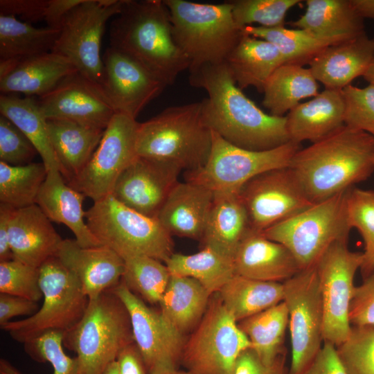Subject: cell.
Listing matches in <instances>:
<instances>
[{"label": "cell", "mask_w": 374, "mask_h": 374, "mask_svg": "<svg viewBox=\"0 0 374 374\" xmlns=\"http://www.w3.org/2000/svg\"><path fill=\"white\" fill-rule=\"evenodd\" d=\"M46 175L42 162L11 166L0 161V203L15 208L35 204Z\"/></svg>", "instance_id": "b9f144b4"}, {"label": "cell", "mask_w": 374, "mask_h": 374, "mask_svg": "<svg viewBox=\"0 0 374 374\" xmlns=\"http://www.w3.org/2000/svg\"><path fill=\"white\" fill-rule=\"evenodd\" d=\"M103 374H119L117 361L111 362Z\"/></svg>", "instance_id": "be15d7a7"}, {"label": "cell", "mask_w": 374, "mask_h": 374, "mask_svg": "<svg viewBox=\"0 0 374 374\" xmlns=\"http://www.w3.org/2000/svg\"><path fill=\"white\" fill-rule=\"evenodd\" d=\"M224 305L238 323L283 301V283L235 274L218 292Z\"/></svg>", "instance_id": "e575fe53"}, {"label": "cell", "mask_w": 374, "mask_h": 374, "mask_svg": "<svg viewBox=\"0 0 374 374\" xmlns=\"http://www.w3.org/2000/svg\"><path fill=\"white\" fill-rule=\"evenodd\" d=\"M0 112L30 140L40 155L47 171H60V165L48 132L46 120L38 107L37 98L1 94Z\"/></svg>", "instance_id": "d590c367"}, {"label": "cell", "mask_w": 374, "mask_h": 374, "mask_svg": "<svg viewBox=\"0 0 374 374\" xmlns=\"http://www.w3.org/2000/svg\"><path fill=\"white\" fill-rule=\"evenodd\" d=\"M286 353L274 363L268 364L261 360L253 349L245 350L239 357L234 374H289L285 363Z\"/></svg>", "instance_id": "816d5d0a"}, {"label": "cell", "mask_w": 374, "mask_h": 374, "mask_svg": "<svg viewBox=\"0 0 374 374\" xmlns=\"http://www.w3.org/2000/svg\"><path fill=\"white\" fill-rule=\"evenodd\" d=\"M38 154L27 136L9 119L0 116V161L11 166L32 163Z\"/></svg>", "instance_id": "c3c4849f"}, {"label": "cell", "mask_w": 374, "mask_h": 374, "mask_svg": "<svg viewBox=\"0 0 374 374\" xmlns=\"http://www.w3.org/2000/svg\"><path fill=\"white\" fill-rule=\"evenodd\" d=\"M348 240L333 243L316 265L323 311V341L338 346L348 337L354 278L363 252L352 251Z\"/></svg>", "instance_id": "5bb4252c"}, {"label": "cell", "mask_w": 374, "mask_h": 374, "mask_svg": "<svg viewBox=\"0 0 374 374\" xmlns=\"http://www.w3.org/2000/svg\"><path fill=\"white\" fill-rule=\"evenodd\" d=\"M85 219L100 244L120 256L145 255L165 262L173 253L172 235L157 218L129 208L112 195L93 202Z\"/></svg>", "instance_id": "52a82bcc"}, {"label": "cell", "mask_w": 374, "mask_h": 374, "mask_svg": "<svg viewBox=\"0 0 374 374\" xmlns=\"http://www.w3.org/2000/svg\"><path fill=\"white\" fill-rule=\"evenodd\" d=\"M102 59L100 86L116 113L136 119L166 87L135 60L111 46Z\"/></svg>", "instance_id": "ffe728a7"}, {"label": "cell", "mask_w": 374, "mask_h": 374, "mask_svg": "<svg viewBox=\"0 0 374 374\" xmlns=\"http://www.w3.org/2000/svg\"><path fill=\"white\" fill-rule=\"evenodd\" d=\"M15 208L0 203V262L13 259L9 240L10 221Z\"/></svg>", "instance_id": "680465c9"}, {"label": "cell", "mask_w": 374, "mask_h": 374, "mask_svg": "<svg viewBox=\"0 0 374 374\" xmlns=\"http://www.w3.org/2000/svg\"><path fill=\"white\" fill-rule=\"evenodd\" d=\"M163 1L174 39L190 61L189 69L225 62L243 35L233 19L230 1L217 4Z\"/></svg>", "instance_id": "5b68a950"}, {"label": "cell", "mask_w": 374, "mask_h": 374, "mask_svg": "<svg viewBox=\"0 0 374 374\" xmlns=\"http://www.w3.org/2000/svg\"><path fill=\"white\" fill-rule=\"evenodd\" d=\"M85 195L65 181L59 170L47 171L36 204L51 221L66 226L83 247L102 245L85 221L82 204Z\"/></svg>", "instance_id": "4316f807"}, {"label": "cell", "mask_w": 374, "mask_h": 374, "mask_svg": "<svg viewBox=\"0 0 374 374\" xmlns=\"http://www.w3.org/2000/svg\"><path fill=\"white\" fill-rule=\"evenodd\" d=\"M181 170L167 161L137 156L118 178L112 195L129 208L157 218L178 184Z\"/></svg>", "instance_id": "d6986e66"}, {"label": "cell", "mask_w": 374, "mask_h": 374, "mask_svg": "<svg viewBox=\"0 0 374 374\" xmlns=\"http://www.w3.org/2000/svg\"><path fill=\"white\" fill-rule=\"evenodd\" d=\"M312 203L366 180L374 171V136L344 125L301 148L289 166Z\"/></svg>", "instance_id": "7a4b0ae2"}, {"label": "cell", "mask_w": 374, "mask_h": 374, "mask_svg": "<svg viewBox=\"0 0 374 374\" xmlns=\"http://www.w3.org/2000/svg\"><path fill=\"white\" fill-rule=\"evenodd\" d=\"M212 142V130L199 101L167 107L139 123L136 150L138 156L167 161L190 171L205 165Z\"/></svg>", "instance_id": "277c9868"}, {"label": "cell", "mask_w": 374, "mask_h": 374, "mask_svg": "<svg viewBox=\"0 0 374 374\" xmlns=\"http://www.w3.org/2000/svg\"><path fill=\"white\" fill-rule=\"evenodd\" d=\"M292 25L337 44L366 33L350 0H307L305 12Z\"/></svg>", "instance_id": "f546056e"}, {"label": "cell", "mask_w": 374, "mask_h": 374, "mask_svg": "<svg viewBox=\"0 0 374 374\" xmlns=\"http://www.w3.org/2000/svg\"><path fill=\"white\" fill-rule=\"evenodd\" d=\"M225 63L240 89L253 87L262 93L269 77L285 60L273 44L243 33Z\"/></svg>", "instance_id": "4dcf8cb0"}, {"label": "cell", "mask_w": 374, "mask_h": 374, "mask_svg": "<svg viewBox=\"0 0 374 374\" xmlns=\"http://www.w3.org/2000/svg\"><path fill=\"white\" fill-rule=\"evenodd\" d=\"M336 350L348 374H374V326H352Z\"/></svg>", "instance_id": "ee69618b"}, {"label": "cell", "mask_w": 374, "mask_h": 374, "mask_svg": "<svg viewBox=\"0 0 374 374\" xmlns=\"http://www.w3.org/2000/svg\"><path fill=\"white\" fill-rule=\"evenodd\" d=\"M56 256L77 277L89 300L117 286L124 271L122 257L105 245L80 246L75 240H63Z\"/></svg>", "instance_id": "44dd1931"}, {"label": "cell", "mask_w": 374, "mask_h": 374, "mask_svg": "<svg viewBox=\"0 0 374 374\" xmlns=\"http://www.w3.org/2000/svg\"><path fill=\"white\" fill-rule=\"evenodd\" d=\"M262 362L271 364L286 353L283 341L289 324L284 301L238 323Z\"/></svg>", "instance_id": "74e56055"}, {"label": "cell", "mask_w": 374, "mask_h": 374, "mask_svg": "<svg viewBox=\"0 0 374 374\" xmlns=\"http://www.w3.org/2000/svg\"><path fill=\"white\" fill-rule=\"evenodd\" d=\"M341 91L345 101L344 125L374 136V84L364 88L349 84Z\"/></svg>", "instance_id": "7dc6e473"}, {"label": "cell", "mask_w": 374, "mask_h": 374, "mask_svg": "<svg viewBox=\"0 0 374 374\" xmlns=\"http://www.w3.org/2000/svg\"><path fill=\"white\" fill-rule=\"evenodd\" d=\"M285 116L291 141L317 142L344 125L342 91L325 89L309 101L299 103Z\"/></svg>", "instance_id": "83f0119b"}, {"label": "cell", "mask_w": 374, "mask_h": 374, "mask_svg": "<svg viewBox=\"0 0 374 374\" xmlns=\"http://www.w3.org/2000/svg\"><path fill=\"white\" fill-rule=\"evenodd\" d=\"M48 0H1L0 14L19 16L21 21L32 24L44 20Z\"/></svg>", "instance_id": "f5cc1de1"}, {"label": "cell", "mask_w": 374, "mask_h": 374, "mask_svg": "<svg viewBox=\"0 0 374 374\" xmlns=\"http://www.w3.org/2000/svg\"><path fill=\"white\" fill-rule=\"evenodd\" d=\"M318 89L310 68L285 63L276 69L267 81L262 103L270 114L285 116L301 100L316 96Z\"/></svg>", "instance_id": "836d02e7"}, {"label": "cell", "mask_w": 374, "mask_h": 374, "mask_svg": "<svg viewBox=\"0 0 374 374\" xmlns=\"http://www.w3.org/2000/svg\"><path fill=\"white\" fill-rule=\"evenodd\" d=\"M247 35L273 44L283 56L285 63L301 66L311 60L326 48L337 44L330 39L321 38L303 29H290L285 26L264 28L247 26L242 29Z\"/></svg>", "instance_id": "ab89813d"}, {"label": "cell", "mask_w": 374, "mask_h": 374, "mask_svg": "<svg viewBox=\"0 0 374 374\" xmlns=\"http://www.w3.org/2000/svg\"><path fill=\"white\" fill-rule=\"evenodd\" d=\"M133 342L127 311L112 290L89 300L82 319L63 337V345L77 355L79 374H103Z\"/></svg>", "instance_id": "8992f818"}, {"label": "cell", "mask_w": 374, "mask_h": 374, "mask_svg": "<svg viewBox=\"0 0 374 374\" xmlns=\"http://www.w3.org/2000/svg\"><path fill=\"white\" fill-rule=\"evenodd\" d=\"M202 246L233 260L237 249L251 231L247 211L238 193L213 192Z\"/></svg>", "instance_id": "f1b7e54d"}, {"label": "cell", "mask_w": 374, "mask_h": 374, "mask_svg": "<svg viewBox=\"0 0 374 374\" xmlns=\"http://www.w3.org/2000/svg\"><path fill=\"white\" fill-rule=\"evenodd\" d=\"M165 264L170 275L193 278L211 295L235 274L233 260L208 247L190 255L173 253Z\"/></svg>", "instance_id": "f35d334b"}, {"label": "cell", "mask_w": 374, "mask_h": 374, "mask_svg": "<svg viewBox=\"0 0 374 374\" xmlns=\"http://www.w3.org/2000/svg\"><path fill=\"white\" fill-rule=\"evenodd\" d=\"M0 293L37 302L43 297L39 267L15 259L0 262Z\"/></svg>", "instance_id": "f6af8a7d"}, {"label": "cell", "mask_w": 374, "mask_h": 374, "mask_svg": "<svg viewBox=\"0 0 374 374\" xmlns=\"http://www.w3.org/2000/svg\"><path fill=\"white\" fill-rule=\"evenodd\" d=\"M346 191L313 203L260 233L288 249L301 269L314 267L333 243L348 240Z\"/></svg>", "instance_id": "9c48e42d"}, {"label": "cell", "mask_w": 374, "mask_h": 374, "mask_svg": "<svg viewBox=\"0 0 374 374\" xmlns=\"http://www.w3.org/2000/svg\"><path fill=\"white\" fill-rule=\"evenodd\" d=\"M110 46L127 55L165 86L190 67L176 43L163 0H125L111 23Z\"/></svg>", "instance_id": "3957f363"}, {"label": "cell", "mask_w": 374, "mask_h": 374, "mask_svg": "<svg viewBox=\"0 0 374 374\" xmlns=\"http://www.w3.org/2000/svg\"><path fill=\"white\" fill-rule=\"evenodd\" d=\"M211 295L195 279L170 275L159 302L161 314L182 335L203 317Z\"/></svg>", "instance_id": "d6a6232c"}, {"label": "cell", "mask_w": 374, "mask_h": 374, "mask_svg": "<svg viewBox=\"0 0 374 374\" xmlns=\"http://www.w3.org/2000/svg\"><path fill=\"white\" fill-rule=\"evenodd\" d=\"M189 71V82L206 91L202 113L209 128L241 148L262 151L290 141L286 116L267 114L236 84L225 62L203 64Z\"/></svg>", "instance_id": "6da1fadb"}, {"label": "cell", "mask_w": 374, "mask_h": 374, "mask_svg": "<svg viewBox=\"0 0 374 374\" xmlns=\"http://www.w3.org/2000/svg\"><path fill=\"white\" fill-rule=\"evenodd\" d=\"M50 140L66 182L77 176L98 147L105 130L63 119H46Z\"/></svg>", "instance_id": "1f68e13d"}, {"label": "cell", "mask_w": 374, "mask_h": 374, "mask_svg": "<svg viewBox=\"0 0 374 374\" xmlns=\"http://www.w3.org/2000/svg\"><path fill=\"white\" fill-rule=\"evenodd\" d=\"M138 125L132 117L115 114L89 161L68 184L93 202L112 195L119 176L138 156Z\"/></svg>", "instance_id": "9a60e30c"}, {"label": "cell", "mask_w": 374, "mask_h": 374, "mask_svg": "<svg viewBox=\"0 0 374 374\" xmlns=\"http://www.w3.org/2000/svg\"><path fill=\"white\" fill-rule=\"evenodd\" d=\"M121 301L130 317L134 342L148 374L162 370L177 369L184 346L183 335L121 280L112 289Z\"/></svg>", "instance_id": "e0dca14e"}, {"label": "cell", "mask_w": 374, "mask_h": 374, "mask_svg": "<svg viewBox=\"0 0 374 374\" xmlns=\"http://www.w3.org/2000/svg\"><path fill=\"white\" fill-rule=\"evenodd\" d=\"M152 374H193L188 371H179L177 369H167L159 371L153 373Z\"/></svg>", "instance_id": "e7e4bbea"}, {"label": "cell", "mask_w": 374, "mask_h": 374, "mask_svg": "<svg viewBox=\"0 0 374 374\" xmlns=\"http://www.w3.org/2000/svg\"><path fill=\"white\" fill-rule=\"evenodd\" d=\"M214 193L200 185L178 182L157 218L171 235L201 240Z\"/></svg>", "instance_id": "484cf974"}, {"label": "cell", "mask_w": 374, "mask_h": 374, "mask_svg": "<svg viewBox=\"0 0 374 374\" xmlns=\"http://www.w3.org/2000/svg\"><path fill=\"white\" fill-rule=\"evenodd\" d=\"M363 78L366 80L369 84H374V57L369 65L368 69L363 75Z\"/></svg>", "instance_id": "6125c7cd"}, {"label": "cell", "mask_w": 374, "mask_h": 374, "mask_svg": "<svg viewBox=\"0 0 374 374\" xmlns=\"http://www.w3.org/2000/svg\"><path fill=\"white\" fill-rule=\"evenodd\" d=\"M76 71L69 60L53 52L18 60H0V91L6 95L40 97Z\"/></svg>", "instance_id": "7402d4cb"}, {"label": "cell", "mask_w": 374, "mask_h": 374, "mask_svg": "<svg viewBox=\"0 0 374 374\" xmlns=\"http://www.w3.org/2000/svg\"><path fill=\"white\" fill-rule=\"evenodd\" d=\"M238 195L247 211L251 230L256 233L313 204L289 167L256 176L242 186Z\"/></svg>", "instance_id": "2e32d148"}, {"label": "cell", "mask_w": 374, "mask_h": 374, "mask_svg": "<svg viewBox=\"0 0 374 374\" xmlns=\"http://www.w3.org/2000/svg\"><path fill=\"white\" fill-rule=\"evenodd\" d=\"M349 319L351 326H374V271L355 287Z\"/></svg>", "instance_id": "f907efd6"}, {"label": "cell", "mask_w": 374, "mask_h": 374, "mask_svg": "<svg viewBox=\"0 0 374 374\" xmlns=\"http://www.w3.org/2000/svg\"><path fill=\"white\" fill-rule=\"evenodd\" d=\"M125 0H84L63 18L51 52L69 60L76 70L100 84L103 64L100 44L107 21Z\"/></svg>", "instance_id": "7c38bea8"}, {"label": "cell", "mask_w": 374, "mask_h": 374, "mask_svg": "<svg viewBox=\"0 0 374 374\" xmlns=\"http://www.w3.org/2000/svg\"><path fill=\"white\" fill-rule=\"evenodd\" d=\"M39 310L37 302L0 293V326H3L15 317L33 315Z\"/></svg>", "instance_id": "11a10c76"}, {"label": "cell", "mask_w": 374, "mask_h": 374, "mask_svg": "<svg viewBox=\"0 0 374 374\" xmlns=\"http://www.w3.org/2000/svg\"><path fill=\"white\" fill-rule=\"evenodd\" d=\"M374 57V39L366 33L330 46L309 63L314 77L328 89L342 90L363 76Z\"/></svg>", "instance_id": "d4e9b609"}, {"label": "cell", "mask_w": 374, "mask_h": 374, "mask_svg": "<svg viewBox=\"0 0 374 374\" xmlns=\"http://www.w3.org/2000/svg\"><path fill=\"white\" fill-rule=\"evenodd\" d=\"M350 2L357 14L363 19H374V0H350Z\"/></svg>", "instance_id": "91938a15"}, {"label": "cell", "mask_w": 374, "mask_h": 374, "mask_svg": "<svg viewBox=\"0 0 374 374\" xmlns=\"http://www.w3.org/2000/svg\"><path fill=\"white\" fill-rule=\"evenodd\" d=\"M283 283L292 350L289 374H301L324 343L323 311L316 266L301 270Z\"/></svg>", "instance_id": "4fadbf2b"}, {"label": "cell", "mask_w": 374, "mask_h": 374, "mask_svg": "<svg viewBox=\"0 0 374 374\" xmlns=\"http://www.w3.org/2000/svg\"><path fill=\"white\" fill-rule=\"evenodd\" d=\"M46 119H63L105 130L116 114L101 87L78 71L37 98Z\"/></svg>", "instance_id": "ac0fdd59"}, {"label": "cell", "mask_w": 374, "mask_h": 374, "mask_svg": "<svg viewBox=\"0 0 374 374\" xmlns=\"http://www.w3.org/2000/svg\"><path fill=\"white\" fill-rule=\"evenodd\" d=\"M360 270L364 278L374 271V245L364 249Z\"/></svg>", "instance_id": "94428289"}, {"label": "cell", "mask_w": 374, "mask_h": 374, "mask_svg": "<svg viewBox=\"0 0 374 374\" xmlns=\"http://www.w3.org/2000/svg\"><path fill=\"white\" fill-rule=\"evenodd\" d=\"M39 269L42 307L30 317L1 326L23 344L48 332L69 331L82 319L89 302L77 277L57 256L46 260Z\"/></svg>", "instance_id": "ba28073f"}, {"label": "cell", "mask_w": 374, "mask_h": 374, "mask_svg": "<svg viewBox=\"0 0 374 374\" xmlns=\"http://www.w3.org/2000/svg\"><path fill=\"white\" fill-rule=\"evenodd\" d=\"M116 361L119 374H148L134 342L128 344L120 352Z\"/></svg>", "instance_id": "9f6ffc18"}, {"label": "cell", "mask_w": 374, "mask_h": 374, "mask_svg": "<svg viewBox=\"0 0 374 374\" xmlns=\"http://www.w3.org/2000/svg\"><path fill=\"white\" fill-rule=\"evenodd\" d=\"M59 34L60 29L36 28L14 16L0 14V60L51 52Z\"/></svg>", "instance_id": "8d00e7d4"}, {"label": "cell", "mask_w": 374, "mask_h": 374, "mask_svg": "<svg viewBox=\"0 0 374 374\" xmlns=\"http://www.w3.org/2000/svg\"><path fill=\"white\" fill-rule=\"evenodd\" d=\"M233 265L235 274L278 283L285 282L302 270L284 245L252 231L240 242Z\"/></svg>", "instance_id": "cb8c5ba5"}, {"label": "cell", "mask_w": 374, "mask_h": 374, "mask_svg": "<svg viewBox=\"0 0 374 374\" xmlns=\"http://www.w3.org/2000/svg\"><path fill=\"white\" fill-rule=\"evenodd\" d=\"M84 0H48L44 20L47 26L60 29L66 15Z\"/></svg>", "instance_id": "6f0895ef"}, {"label": "cell", "mask_w": 374, "mask_h": 374, "mask_svg": "<svg viewBox=\"0 0 374 374\" xmlns=\"http://www.w3.org/2000/svg\"><path fill=\"white\" fill-rule=\"evenodd\" d=\"M211 296L198 326L184 344L181 362L193 374H234L239 357L251 343L218 292Z\"/></svg>", "instance_id": "30bf717a"}, {"label": "cell", "mask_w": 374, "mask_h": 374, "mask_svg": "<svg viewBox=\"0 0 374 374\" xmlns=\"http://www.w3.org/2000/svg\"><path fill=\"white\" fill-rule=\"evenodd\" d=\"M121 256L124 262L122 282L149 303H159L170 278L166 264L145 255L127 253Z\"/></svg>", "instance_id": "60d3db41"}, {"label": "cell", "mask_w": 374, "mask_h": 374, "mask_svg": "<svg viewBox=\"0 0 374 374\" xmlns=\"http://www.w3.org/2000/svg\"><path fill=\"white\" fill-rule=\"evenodd\" d=\"M301 374H348L342 365L336 346L324 342L322 348Z\"/></svg>", "instance_id": "db71d44e"}, {"label": "cell", "mask_w": 374, "mask_h": 374, "mask_svg": "<svg viewBox=\"0 0 374 374\" xmlns=\"http://www.w3.org/2000/svg\"><path fill=\"white\" fill-rule=\"evenodd\" d=\"M9 240L13 259L39 267L46 260L56 256L63 239L35 204L14 210Z\"/></svg>", "instance_id": "603a6c76"}, {"label": "cell", "mask_w": 374, "mask_h": 374, "mask_svg": "<svg viewBox=\"0 0 374 374\" xmlns=\"http://www.w3.org/2000/svg\"><path fill=\"white\" fill-rule=\"evenodd\" d=\"M61 339L51 337L43 341L37 350L39 362H48L53 368V374H79L76 357L71 358L63 350ZM0 374H21L10 362L0 359Z\"/></svg>", "instance_id": "681fc988"}, {"label": "cell", "mask_w": 374, "mask_h": 374, "mask_svg": "<svg viewBox=\"0 0 374 374\" xmlns=\"http://www.w3.org/2000/svg\"><path fill=\"white\" fill-rule=\"evenodd\" d=\"M210 156L202 168L185 172V181L213 192L239 193L256 176L277 168H287L301 143L289 141L276 148L255 151L235 146L212 131Z\"/></svg>", "instance_id": "8fae6325"}, {"label": "cell", "mask_w": 374, "mask_h": 374, "mask_svg": "<svg viewBox=\"0 0 374 374\" xmlns=\"http://www.w3.org/2000/svg\"><path fill=\"white\" fill-rule=\"evenodd\" d=\"M348 226L362 235L365 247L374 245V190L352 187L346 194Z\"/></svg>", "instance_id": "bcb514c9"}, {"label": "cell", "mask_w": 374, "mask_h": 374, "mask_svg": "<svg viewBox=\"0 0 374 374\" xmlns=\"http://www.w3.org/2000/svg\"><path fill=\"white\" fill-rule=\"evenodd\" d=\"M300 0H234L232 14L237 26L242 29L256 23L264 28L284 26L285 18L290 9Z\"/></svg>", "instance_id": "7bdbcfd3"}]
</instances>
